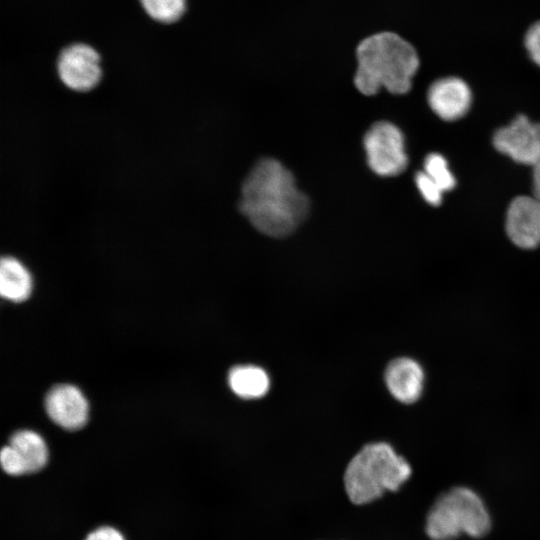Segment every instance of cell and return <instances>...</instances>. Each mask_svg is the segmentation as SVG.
I'll return each mask as SVG.
<instances>
[{
    "label": "cell",
    "instance_id": "cell-1",
    "mask_svg": "<svg viewBox=\"0 0 540 540\" xmlns=\"http://www.w3.org/2000/svg\"><path fill=\"white\" fill-rule=\"evenodd\" d=\"M240 210L261 233L283 237L293 232L309 211L307 196L279 161L260 160L242 185Z\"/></svg>",
    "mask_w": 540,
    "mask_h": 540
},
{
    "label": "cell",
    "instance_id": "cell-2",
    "mask_svg": "<svg viewBox=\"0 0 540 540\" xmlns=\"http://www.w3.org/2000/svg\"><path fill=\"white\" fill-rule=\"evenodd\" d=\"M358 61L356 88L374 95L384 87L393 94H404L412 86L419 68L415 48L398 34L380 32L363 39L356 49Z\"/></svg>",
    "mask_w": 540,
    "mask_h": 540
},
{
    "label": "cell",
    "instance_id": "cell-3",
    "mask_svg": "<svg viewBox=\"0 0 540 540\" xmlns=\"http://www.w3.org/2000/svg\"><path fill=\"white\" fill-rule=\"evenodd\" d=\"M412 468L385 442L365 445L348 463L344 486L350 501L370 503L386 491H397L410 477Z\"/></svg>",
    "mask_w": 540,
    "mask_h": 540
},
{
    "label": "cell",
    "instance_id": "cell-4",
    "mask_svg": "<svg viewBox=\"0 0 540 540\" xmlns=\"http://www.w3.org/2000/svg\"><path fill=\"white\" fill-rule=\"evenodd\" d=\"M491 528V516L478 493L465 486L443 492L432 504L425 524L432 540H454L460 535L485 536Z\"/></svg>",
    "mask_w": 540,
    "mask_h": 540
},
{
    "label": "cell",
    "instance_id": "cell-5",
    "mask_svg": "<svg viewBox=\"0 0 540 540\" xmlns=\"http://www.w3.org/2000/svg\"><path fill=\"white\" fill-rule=\"evenodd\" d=\"M363 144L368 165L377 175L396 176L406 169L405 139L394 124L386 121L373 124L366 132Z\"/></svg>",
    "mask_w": 540,
    "mask_h": 540
},
{
    "label": "cell",
    "instance_id": "cell-6",
    "mask_svg": "<svg viewBox=\"0 0 540 540\" xmlns=\"http://www.w3.org/2000/svg\"><path fill=\"white\" fill-rule=\"evenodd\" d=\"M57 73L68 89L88 92L101 80L100 57L89 45L81 43L69 45L58 56Z\"/></svg>",
    "mask_w": 540,
    "mask_h": 540
},
{
    "label": "cell",
    "instance_id": "cell-7",
    "mask_svg": "<svg viewBox=\"0 0 540 540\" xmlns=\"http://www.w3.org/2000/svg\"><path fill=\"white\" fill-rule=\"evenodd\" d=\"M493 144L515 162L534 167L540 162V123L519 115L495 132Z\"/></svg>",
    "mask_w": 540,
    "mask_h": 540
},
{
    "label": "cell",
    "instance_id": "cell-8",
    "mask_svg": "<svg viewBox=\"0 0 540 540\" xmlns=\"http://www.w3.org/2000/svg\"><path fill=\"white\" fill-rule=\"evenodd\" d=\"M506 233L517 247L534 249L540 244V201L534 196H518L506 213Z\"/></svg>",
    "mask_w": 540,
    "mask_h": 540
},
{
    "label": "cell",
    "instance_id": "cell-9",
    "mask_svg": "<svg viewBox=\"0 0 540 540\" xmlns=\"http://www.w3.org/2000/svg\"><path fill=\"white\" fill-rule=\"evenodd\" d=\"M45 409L54 423L67 430L80 429L88 420V402L73 385L54 386L46 395Z\"/></svg>",
    "mask_w": 540,
    "mask_h": 540
},
{
    "label": "cell",
    "instance_id": "cell-10",
    "mask_svg": "<svg viewBox=\"0 0 540 540\" xmlns=\"http://www.w3.org/2000/svg\"><path fill=\"white\" fill-rule=\"evenodd\" d=\"M432 111L445 121H455L470 109L472 93L467 83L458 77H444L433 82L427 93Z\"/></svg>",
    "mask_w": 540,
    "mask_h": 540
},
{
    "label": "cell",
    "instance_id": "cell-11",
    "mask_svg": "<svg viewBox=\"0 0 540 540\" xmlns=\"http://www.w3.org/2000/svg\"><path fill=\"white\" fill-rule=\"evenodd\" d=\"M424 379L421 365L408 357L394 359L385 370V383L389 392L404 404L414 403L421 397Z\"/></svg>",
    "mask_w": 540,
    "mask_h": 540
},
{
    "label": "cell",
    "instance_id": "cell-12",
    "mask_svg": "<svg viewBox=\"0 0 540 540\" xmlns=\"http://www.w3.org/2000/svg\"><path fill=\"white\" fill-rule=\"evenodd\" d=\"M32 290V278L26 267L16 258L7 256L0 263V293L13 302L26 300Z\"/></svg>",
    "mask_w": 540,
    "mask_h": 540
},
{
    "label": "cell",
    "instance_id": "cell-13",
    "mask_svg": "<svg viewBox=\"0 0 540 540\" xmlns=\"http://www.w3.org/2000/svg\"><path fill=\"white\" fill-rule=\"evenodd\" d=\"M228 384L237 396L244 399H257L268 392L270 379L261 367L239 365L230 370Z\"/></svg>",
    "mask_w": 540,
    "mask_h": 540
},
{
    "label": "cell",
    "instance_id": "cell-14",
    "mask_svg": "<svg viewBox=\"0 0 540 540\" xmlns=\"http://www.w3.org/2000/svg\"><path fill=\"white\" fill-rule=\"evenodd\" d=\"M10 445L21 456L27 473L39 471L47 463L48 450L45 441L34 431H17L10 438Z\"/></svg>",
    "mask_w": 540,
    "mask_h": 540
},
{
    "label": "cell",
    "instance_id": "cell-15",
    "mask_svg": "<svg viewBox=\"0 0 540 540\" xmlns=\"http://www.w3.org/2000/svg\"><path fill=\"white\" fill-rule=\"evenodd\" d=\"M423 171L444 191L453 189L456 180L447 160L438 153L429 154L424 160Z\"/></svg>",
    "mask_w": 540,
    "mask_h": 540
},
{
    "label": "cell",
    "instance_id": "cell-16",
    "mask_svg": "<svg viewBox=\"0 0 540 540\" xmlns=\"http://www.w3.org/2000/svg\"><path fill=\"white\" fill-rule=\"evenodd\" d=\"M140 2L150 17L163 23L178 20L185 9V0H140Z\"/></svg>",
    "mask_w": 540,
    "mask_h": 540
},
{
    "label": "cell",
    "instance_id": "cell-17",
    "mask_svg": "<svg viewBox=\"0 0 540 540\" xmlns=\"http://www.w3.org/2000/svg\"><path fill=\"white\" fill-rule=\"evenodd\" d=\"M416 186L423 199L430 205H439L444 191L424 172L415 175Z\"/></svg>",
    "mask_w": 540,
    "mask_h": 540
},
{
    "label": "cell",
    "instance_id": "cell-18",
    "mask_svg": "<svg viewBox=\"0 0 540 540\" xmlns=\"http://www.w3.org/2000/svg\"><path fill=\"white\" fill-rule=\"evenodd\" d=\"M3 470L10 475L27 474L26 466L19 453L9 444L4 446L0 455Z\"/></svg>",
    "mask_w": 540,
    "mask_h": 540
},
{
    "label": "cell",
    "instance_id": "cell-19",
    "mask_svg": "<svg viewBox=\"0 0 540 540\" xmlns=\"http://www.w3.org/2000/svg\"><path fill=\"white\" fill-rule=\"evenodd\" d=\"M524 45L530 59L540 67V21L528 28L524 37Z\"/></svg>",
    "mask_w": 540,
    "mask_h": 540
},
{
    "label": "cell",
    "instance_id": "cell-20",
    "mask_svg": "<svg viewBox=\"0 0 540 540\" xmlns=\"http://www.w3.org/2000/svg\"><path fill=\"white\" fill-rule=\"evenodd\" d=\"M85 540H125L122 534L112 527H100L91 532Z\"/></svg>",
    "mask_w": 540,
    "mask_h": 540
},
{
    "label": "cell",
    "instance_id": "cell-21",
    "mask_svg": "<svg viewBox=\"0 0 540 540\" xmlns=\"http://www.w3.org/2000/svg\"><path fill=\"white\" fill-rule=\"evenodd\" d=\"M533 168V193L534 197L540 200V162Z\"/></svg>",
    "mask_w": 540,
    "mask_h": 540
},
{
    "label": "cell",
    "instance_id": "cell-22",
    "mask_svg": "<svg viewBox=\"0 0 540 540\" xmlns=\"http://www.w3.org/2000/svg\"><path fill=\"white\" fill-rule=\"evenodd\" d=\"M540 201V200H539Z\"/></svg>",
    "mask_w": 540,
    "mask_h": 540
}]
</instances>
